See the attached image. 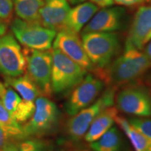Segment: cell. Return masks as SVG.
Segmentation results:
<instances>
[{
  "label": "cell",
  "instance_id": "cell-1",
  "mask_svg": "<svg viewBox=\"0 0 151 151\" xmlns=\"http://www.w3.org/2000/svg\"><path fill=\"white\" fill-rule=\"evenodd\" d=\"M151 68V62L145 52L126 43L121 55L113 60L108 67L96 73L104 82L118 87L134 81Z\"/></svg>",
  "mask_w": 151,
  "mask_h": 151
},
{
  "label": "cell",
  "instance_id": "cell-2",
  "mask_svg": "<svg viewBox=\"0 0 151 151\" xmlns=\"http://www.w3.org/2000/svg\"><path fill=\"white\" fill-rule=\"evenodd\" d=\"M81 41L87 55L96 70L108 67L120 48V39L115 32L82 33Z\"/></svg>",
  "mask_w": 151,
  "mask_h": 151
},
{
  "label": "cell",
  "instance_id": "cell-3",
  "mask_svg": "<svg viewBox=\"0 0 151 151\" xmlns=\"http://www.w3.org/2000/svg\"><path fill=\"white\" fill-rule=\"evenodd\" d=\"M52 91L57 94L70 93L85 78L88 71L58 48H52Z\"/></svg>",
  "mask_w": 151,
  "mask_h": 151
},
{
  "label": "cell",
  "instance_id": "cell-4",
  "mask_svg": "<svg viewBox=\"0 0 151 151\" xmlns=\"http://www.w3.org/2000/svg\"><path fill=\"white\" fill-rule=\"evenodd\" d=\"M116 90L117 87L109 88L97 101L71 116L67 123V132L72 140L82 139L99 113L113 105Z\"/></svg>",
  "mask_w": 151,
  "mask_h": 151
},
{
  "label": "cell",
  "instance_id": "cell-5",
  "mask_svg": "<svg viewBox=\"0 0 151 151\" xmlns=\"http://www.w3.org/2000/svg\"><path fill=\"white\" fill-rule=\"evenodd\" d=\"M23 52L26 59L27 75L39 88L41 95L50 97L52 92V51L26 48Z\"/></svg>",
  "mask_w": 151,
  "mask_h": 151
},
{
  "label": "cell",
  "instance_id": "cell-6",
  "mask_svg": "<svg viewBox=\"0 0 151 151\" xmlns=\"http://www.w3.org/2000/svg\"><path fill=\"white\" fill-rule=\"evenodd\" d=\"M35 103L32 116L22 126L25 139L50 133L55 129L59 121V109L48 97L39 96Z\"/></svg>",
  "mask_w": 151,
  "mask_h": 151
},
{
  "label": "cell",
  "instance_id": "cell-7",
  "mask_svg": "<svg viewBox=\"0 0 151 151\" xmlns=\"http://www.w3.org/2000/svg\"><path fill=\"white\" fill-rule=\"evenodd\" d=\"M15 37L27 48L48 50L51 48L57 32L40 23L16 19L11 24Z\"/></svg>",
  "mask_w": 151,
  "mask_h": 151
},
{
  "label": "cell",
  "instance_id": "cell-8",
  "mask_svg": "<svg viewBox=\"0 0 151 151\" xmlns=\"http://www.w3.org/2000/svg\"><path fill=\"white\" fill-rule=\"evenodd\" d=\"M116 108L136 117H151V93L145 87L129 86L120 90L115 97Z\"/></svg>",
  "mask_w": 151,
  "mask_h": 151
},
{
  "label": "cell",
  "instance_id": "cell-9",
  "mask_svg": "<svg viewBox=\"0 0 151 151\" xmlns=\"http://www.w3.org/2000/svg\"><path fill=\"white\" fill-rule=\"evenodd\" d=\"M104 86V82L97 76L86 74L83 81L69 93L65 104L67 114L72 116L92 104L101 94Z\"/></svg>",
  "mask_w": 151,
  "mask_h": 151
},
{
  "label": "cell",
  "instance_id": "cell-10",
  "mask_svg": "<svg viewBox=\"0 0 151 151\" xmlns=\"http://www.w3.org/2000/svg\"><path fill=\"white\" fill-rule=\"evenodd\" d=\"M26 59L14 36L0 37V73L7 77H17L25 72Z\"/></svg>",
  "mask_w": 151,
  "mask_h": 151
},
{
  "label": "cell",
  "instance_id": "cell-11",
  "mask_svg": "<svg viewBox=\"0 0 151 151\" xmlns=\"http://www.w3.org/2000/svg\"><path fill=\"white\" fill-rule=\"evenodd\" d=\"M53 48H58L87 71H94L92 65L83 46L78 34L68 29H62L56 34L53 41Z\"/></svg>",
  "mask_w": 151,
  "mask_h": 151
},
{
  "label": "cell",
  "instance_id": "cell-12",
  "mask_svg": "<svg viewBox=\"0 0 151 151\" xmlns=\"http://www.w3.org/2000/svg\"><path fill=\"white\" fill-rule=\"evenodd\" d=\"M125 23L126 11L123 7H107L94 15L83 27L82 33L114 32L122 29Z\"/></svg>",
  "mask_w": 151,
  "mask_h": 151
},
{
  "label": "cell",
  "instance_id": "cell-13",
  "mask_svg": "<svg viewBox=\"0 0 151 151\" xmlns=\"http://www.w3.org/2000/svg\"><path fill=\"white\" fill-rule=\"evenodd\" d=\"M0 101L11 116L19 123L27 122L35 109V103L24 100L6 83L0 81Z\"/></svg>",
  "mask_w": 151,
  "mask_h": 151
},
{
  "label": "cell",
  "instance_id": "cell-14",
  "mask_svg": "<svg viewBox=\"0 0 151 151\" xmlns=\"http://www.w3.org/2000/svg\"><path fill=\"white\" fill-rule=\"evenodd\" d=\"M70 9L67 0H44L40 11V24L56 32L65 29Z\"/></svg>",
  "mask_w": 151,
  "mask_h": 151
},
{
  "label": "cell",
  "instance_id": "cell-15",
  "mask_svg": "<svg viewBox=\"0 0 151 151\" xmlns=\"http://www.w3.org/2000/svg\"><path fill=\"white\" fill-rule=\"evenodd\" d=\"M151 32V5L139 7L130 27L126 43L141 50Z\"/></svg>",
  "mask_w": 151,
  "mask_h": 151
},
{
  "label": "cell",
  "instance_id": "cell-16",
  "mask_svg": "<svg viewBox=\"0 0 151 151\" xmlns=\"http://www.w3.org/2000/svg\"><path fill=\"white\" fill-rule=\"evenodd\" d=\"M99 10V7L90 1H83L71 8L65 21V29L78 34Z\"/></svg>",
  "mask_w": 151,
  "mask_h": 151
},
{
  "label": "cell",
  "instance_id": "cell-17",
  "mask_svg": "<svg viewBox=\"0 0 151 151\" xmlns=\"http://www.w3.org/2000/svg\"><path fill=\"white\" fill-rule=\"evenodd\" d=\"M118 116V109L113 106L103 110L92 122L84 137L85 140L90 143L97 141L113 127Z\"/></svg>",
  "mask_w": 151,
  "mask_h": 151
},
{
  "label": "cell",
  "instance_id": "cell-18",
  "mask_svg": "<svg viewBox=\"0 0 151 151\" xmlns=\"http://www.w3.org/2000/svg\"><path fill=\"white\" fill-rule=\"evenodd\" d=\"M6 83L18 92L25 101H34L41 95L39 88L27 75H21L17 77H6Z\"/></svg>",
  "mask_w": 151,
  "mask_h": 151
},
{
  "label": "cell",
  "instance_id": "cell-19",
  "mask_svg": "<svg viewBox=\"0 0 151 151\" xmlns=\"http://www.w3.org/2000/svg\"><path fill=\"white\" fill-rule=\"evenodd\" d=\"M116 122L125 134L135 151H151V140L135 129L128 120L118 116Z\"/></svg>",
  "mask_w": 151,
  "mask_h": 151
},
{
  "label": "cell",
  "instance_id": "cell-20",
  "mask_svg": "<svg viewBox=\"0 0 151 151\" xmlns=\"http://www.w3.org/2000/svg\"><path fill=\"white\" fill-rule=\"evenodd\" d=\"M43 4L44 0H14L17 16L30 22L40 23V11Z\"/></svg>",
  "mask_w": 151,
  "mask_h": 151
},
{
  "label": "cell",
  "instance_id": "cell-21",
  "mask_svg": "<svg viewBox=\"0 0 151 151\" xmlns=\"http://www.w3.org/2000/svg\"><path fill=\"white\" fill-rule=\"evenodd\" d=\"M90 148L94 151H124L122 135L115 126L97 141L91 143Z\"/></svg>",
  "mask_w": 151,
  "mask_h": 151
},
{
  "label": "cell",
  "instance_id": "cell-22",
  "mask_svg": "<svg viewBox=\"0 0 151 151\" xmlns=\"http://www.w3.org/2000/svg\"><path fill=\"white\" fill-rule=\"evenodd\" d=\"M0 126L5 129L15 141L18 142L25 139L23 127L11 116L0 101Z\"/></svg>",
  "mask_w": 151,
  "mask_h": 151
},
{
  "label": "cell",
  "instance_id": "cell-23",
  "mask_svg": "<svg viewBox=\"0 0 151 151\" xmlns=\"http://www.w3.org/2000/svg\"><path fill=\"white\" fill-rule=\"evenodd\" d=\"M127 120L135 129L151 140V119L136 117L129 118Z\"/></svg>",
  "mask_w": 151,
  "mask_h": 151
},
{
  "label": "cell",
  "instance_id": "cell-24",
  "mask_svg": "<svg viewBox=\"0 0 151 151\" xmlns=\"http://www.w3.org/2000/svg\"><path fill=\"white\" fill-rule=\"evenodd\" d=\"M19 151H48L44 143L37 139H26L18 143Z\"/></svg>",
  "mask_w": 151,
  "mask_h": 151
},
{
  "label": "cell",
  "instance_id": "cell-25",
  "mask_svg": "<svg viewBox=\"0 0 151 151\" xmlns=\"http://www.w3.org/2000/svg\"><path fill=\"white\" fill-rule=\"evenodd\" d=\"M14 8L13 0H0V19L6 20L10 18Z\"/></svg>",
  "mask_w": 151,
  "mask_h": 151
},
{
  "label": "cell",
  "instance_id": "cell-26",
  "mask_svg": "<svg viewBox=\"0 0 151 151\" xmlns=\"http://www.w3.org/2000/svg\"><path fill=\"white\" fill-rule=\"evenodd\" d=\"M148 1V0H114V3L119 6H133L142 4Z\"/></svg>",
  "mask_w": 151,
  "mask_h": 151
},
{
  "label": "cell",
  "instance_id": "cell-27",
  "mask_svg": "<svg viewBox=\"0 0 151 151\" xmlns=\"http://www.w3.org/2000/svg\"><path fill=\"white\" fill-rule=\"evenodd\" d=\"M11 141H15L12 137L9 135V134L2 127L0 126V148L3 147L7 143L11 142Z\"/></svg>",
  "mask_w": 151,
  "mask_h": 151
},
{
  "label": "cell",
  "instance_id": "cell-28",
  "mask_svg": "<svg viewBox=\"0 0 151 151\" xmlns=\"http://www.w3.org/2000/svg\"><path fill=\"white\" fill-rule=\"evenodd\" d=\"M90 2L93 3L97 6L101 8H107L112 6L114 4V0H90Z\"/></svg>",
  "mask_w": 151,
  "mask_h": 151
},
{
  "label": "cell",
  "instance_id": "cell-29",
  "mask_svg": "<svg viewBox=\"0 0 151 151\" xmlns=\"http://www.w3.org/2000/svg\"><path fill=\"white\" fill-rule=\"evenodd\" d=\"M0 151H19L18 150V142L11 141L7 143L3 147L0 148Z\"/></svg>",
  "mask_w": 151,
  "mask_h": 151
},
{
  "label": "cell",
  "instance_id": "cell-30",
  "mask_svg": "<svg viewBox=\"0 0 151 151\" xmlns=\"http://www.w3.org/2000/svg\"><path fill=\"white\" fill-rule=\"evenodd\" d=\"M148 43V45H147L146 49H145V53H146V55L148 56L149 60H150L151 62V39Z\"/></svg>",
  "mask_w": 151,
  "mask_h": 151
},
{
  "label": "cell",
  "instance_id": "cell-31",
  "mask_svg": "<svg viewBox=\"0 0 151 151\" xmlns=\"http://www.w3.org/2000/svg\"><path fill=\"white\" fill-rule=\"evenodd\" d=\"M6 30V27L5 24L0 21V37L4 35Z\"/></svg>",
  "mask_w": 151,
  "mask_h": 151
},
{
  "label": "cell",
  "instance_id": "cell-32",
  "mask_svg": "<svg viewBox=\"0 0 151 151\" xmlns=\"http://www.w3.org/2000/svg\"><path fill=\"white\" fill-rule=\"evenodd\" d=\"M68 3L69 4H73V5H76L78 4H80L81 2H83L86 0H67Z\"/></svg>",
  "mask_w": 151,
  "mask_h": 151
},
{
  "label": "cell",
  "instance_id": "cell-33",
  "mask_svg": "<svg viewBox=\"0 0 151 151\" xmlns=\"http://www.w3.org/2000/svg\"><path fill=\"white\" fill-rule=\"evenodd\" d=\"M151 39V32H150V34H149V35H148V37H147V38H146V43H147L149 41H150Z\"/></svg>",
  "mask_w": 151,
  "mask_h": 151
},
{
  "label": "cell",
  "instance_id": "cell-34",
  "mask_svg": "<svg viewBox=\"0 0 151 151\" xmlns=\"http://www.w3.org/2000/svg\"><path fill=\"white\" fill-rule=\"evenodd\" d=\"M80 151H89V150H80Z\"/></svg>",
  "mask_w": 151,
  "mask_h": 151
}]
</instances>
